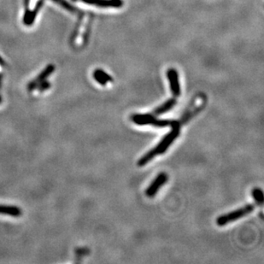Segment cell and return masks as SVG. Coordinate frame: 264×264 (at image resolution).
I'll return each mask as SVG.
<instances>
[{
  "mask_svg": "<svg viewBox=\"0 0 264 264\" xmlns=\"http://www.w3.org/2000/svg\"><path fill=\"white\" fill-rule=\"evenodd\" d=\"M170 126L172 127L171 131L168 132L164 137V139L157 144V147H154L153 149L149 150L138 161L139 167H143L145 165H147L148 163H150V161L153 159L154 157H157V155L165 153L175 139L178 138L180 132H181V126L182 125L180 124L179 121H172Z\"/></svg>",
  "mask_w": 264,
  "mask_h": 264,
  "instance_id": "1",
  "label": "cell"
},
{
  "mask_svg": "<svg viewBox=\"0 0 264 264\" xmlns=\"http://www.w3.org/2000/svg\"><path fill=\"white\" fill-rule=\"evenodd\" d=\"M131 121L133 123H135L136 125H151L156 127V128H158V129L166 128L168 126L171 125L172 123V121H169V120H160V119H157L152 114L132 115V116H131Z\"/></svg>",
  "mask_w": 264,
  "mask_h": 264,
  "instance_id": "2",
  "label": "cell"
},
{
  "mask_svg": "<svg viewBox=\"0 0 264 264\" xmlns=\"http://www.w3.org/2000/svg\"><path fill=\"white\" fill-rule=\"evenodd\" d=\"M255 210V206L253 204H247L244 207L239 208L236 211L229 212L228 214L220 215L216 219V224L220 227L228 225L232 221H237L239 219L246 216L247 214H250Z\"/></svg>",
  "mask_w": 264,
  "mask_h": 264,
  "instance_id": "3",
  "label": "cell"
},
{
  "mask_svg": "<svg viewBox=\"0 0 264 264\" xmlns=\"http://www.w3.org/2000/svg\"><path fill=\"white\" fill-rule=\"evenodd\" d=\"M168 175L165 172H162L160 174H158L156 179L151 182L150 186L147 187L146 195L149 198H153L156 196V194L158 193L160 187L165 185L166 182H168Z\"/></svg>",
  "mask_w": 264,
  "mask_h": 264,
  "instance_id": "4",
  "label": "cell"
},
{
  "mask_svg": "<svg viewBox=\"0 0 264 264\" xmlns=\"http://www.w3.org/2000/svg\"><path fill=\"white\" fill-rule=\"evenodd\" d=\"M167 77L170 84V90L174 97H179L182 93L180 82H179V75L175 68H169L167 71Z\"/></svg>",
  "mask_w": 264,
  "mask_h": 264,
  "instance_id": "5",
  "label": "cell"
},
{
  "mask_svg": "<svg viewBox=\"0 0 264 264\" xmlns=\"http://www.w3.org/2000/svg\"><path fill=\"white\" fill-rule=\"evenodd\" d=\"M85 4L95 5L101 8H121L123 5L122 0H80Z\"/></svg>",
  "mask_w": 264,
  "mask_h": 264,
  "instance_id": "6",
  "label": "cell"
},
{
  "mask_svg": "<svg viewBox=\"0 0 264 264\" xmlns=\"http://www.w3.org/2000/svg\"><path fill=\"white\" fill-rule=\"evenodd\" d=\"M42 4H43V0H39L34 9L33 10L26 9L25 14L23 16V23L26 26L33 25V23L35 21L36 16L39 13V10L42 7Z\"/></svg>",
  "mask_w": 264,
  "mask_h": 264,
  "instance_id": "7",
  "label": "cell"
},
{
  "mask_svg": "<svg viewBox=\"0 0 264 264\" xmlns=\"http://www.w3.org/2000/svg\"><path fill=\"white\" fill-rule=\"evenodd\" d=\"M177 104V100L175 99H168L164 104H161L158 107L156 108L151 114L154 115L155 116H158L161 115L165 114L166 112L172 110Z\"/></svg>",
  "mask_w": 264,
  "mask_h": 264,
  "instance_id": "8",
  "label": "cell"
},
{
  "mask_svg": "<svg viewBox=\"0 0 264 264\" xmlns=\"http://www.w3.org/2000/svg\"><path fill=\"white\" fill-rule=\"evenodd\" d=\"M93 77L97 82L102 86H105L108 82H113L114 81L111 75H108L107 73L102 69H96L93 73Z\"/></svg>",
  "mask_w": 264,
  "mask_h": 264,
  "instance_id": "9",
  "label": "cell"
},
{
  "mask_svg": "<svg viewBox=\"0 0 264 264\" xmlns=\"http://www.w3.org/2000/svg\"><path fill=\"white\" fill-rule=\"evenodd\" d=\"M54 69H55L54 65H49V66H48V67H47V68L39 75V77L36 79L34 82H33L29 84V89L34 88V87L38 86V84H39V82H42L44 80H46V79L54 71Z\"/></svg>",
  "mask_w": 264,
  "mask_h": 264,
  "instance_id": "10",
  "label": "cell"
},
{
  "mask_svg": "<svg viewBox=\"0 0 264 264\" xmlns=\"http://www.w3.org/2000/svg\"><path fill=\"white\" fill-rule=\"evenodd\" d=\"M252 197H253L255 202L258 205H263L264 204V193L260 188H254L252 190Z\"/></svg>",
  "mask_w": 264,
  "mask_h": 264,
  "instance_id": "11",
  "label": "cell"
},
{
  "mask_svg": "<svg viewBox=\"0 0 264 264\" xmlns=\"http://www.w3.org/2000/svg\"><path fill=\"white\" fill-rule=\"evenodd\" d=\"M54 2H56L57 4L61 5L62 7L65 8V10L69 11V12H72V13H75L76 12V9H75L73 5L68 3L67 1L65 0H52Z\"/></svg>",
  "mask_w": 264,
  "mask_h": 264,
  "instance_id": "12",
  "label": "cell"
}]
</instances>
